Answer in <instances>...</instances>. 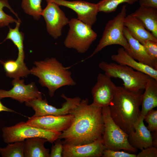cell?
Instances as JSON below:
<instances>
[{
  "label": "cell",
  "mask_w": 157,
  "mask_h": 157,
  "mask_svg": "<svg viewBox=\"0 0 157 157\" xmlns=\"http://www.w3.org/2000/svg\"><path fill=\"white\" fill-rule=\"evenodd\" d=\"M74 116L69 127L62 132L58 139L63 143L74 145L89 144L103 139L104 125L102 107L89 104L88 99H81L71 110Z\"/></svg>",
  "instance_id": "1"
},
{
  "label": "cell",
  "mask_w": 157,
  "mask_h": 157,
  "mask_svg": "<svg viewBox=\"0 0 157 157\" xmlns=\"http://www.w3.org/2000/svg\"><path fill=\"white\" fill-rule=\"evenodd\" d=\"M142 92H135L123 86H116L109 108L115 123L128 135L134 131L140 115Z\"/></svg>",
  "instance_id": "2"
},
{
  "label": "cell",
  "mask_w": 157,
  "mask_h": 157,
  "mask_svg": "<svg viewBox=\"0 0 157 157\" xmlns=\"http://www.w3.org/2000/svg\"><path fill=\"white\" fill-rule=\"evenodd\" d=\"M34 63L35 66L30 70V74L38 78L41 85L48 88L50 97L62 87L76 85L71 72L55 58H47Z\"/></svg>",
  "instance_id": "3"
},
{
  "label": "cell",
  "mask_w": 157,
  "mask_h": 157,
  "mask_svg": "<svg viewBox=\"0 0 157 157\" xmlns=\"http://www.w3.org/2000/svg\"><path fill=\"white\" fill-rule=\"evenodd\" d=\"M99 67L104 74L111 78H118L123 82L126 89L135 92H143L151 77L143 72L135 71L128 66L114 63L102 61Z\"/></svg>",
  "instance_id": "4"
},
{
  "label": "cell",
  "mask_w": 157,
  "mask_h": 157,
  "mask_svg": "<svg viewBox=\"0 0 157 157\" xmlns=\"http://www.w3.org/2000/svg\"><path fill=\"white\" fill-rule=\"evenodd\" d=\"M126 6H122L120 12L106 24L99 43L92 54L87 59L91 58L107 46L118 44L122 46L128 52L129 46L123 33L124 21L126 16Z\"/></svg>",
  "instance_id": "5"
},
{
  "label": "cell",
  "mask_w": 157,
  "mask_h": 157,
  "mask_svg": "<svg viewBox=\"0 0 157 157\" xmlns=\"http://www.w3.org/2000/svg\"><path fill=\"white\" fill-rule=\"evenodd\" d=\"M102 111L104 125L103 140L106 149L136 152L137 149L130 144L129 135L115 123L111 117L109 106L102 107Z\"/></svg>",
  "instance_id": "6"
},
{
  "label": "cell",
  "mask_w": 157,
  "mask_h": 157,
  "mask_svg": "<svg viewBox=\"0 0 157 157\" xmlns=\"http://www.w3.org/2000/svg\"><path fill=\"white\" fill-rule=\"evenodd\" d=\"M2 131L3 140L8 144L24 141L27 138L36 137L44 138L52 143L58 139L62 133L28 125L24 122H20L10 126L4 127L2 129Z\"/></svg>",
  "instance_id": "7"
},
{
  "label": "cell",
  "mask_w": 157,
  "mask_h": 157,
  "mask_svg": "<svg viewBox=\"0 0 157 157\" xmlns=\"http://www.w3.org/2000/svg\"><path fill=\"white\" fill-rule=\"evenodd\" d=\"M69 28L64 41L65 46L69 49H73L80 53H84L88 49L96 39L97 33L92 26L78 19L72 18L68 24Z\"/></svg>",
  "instance_id": "8"
},
{
  "label": "cell",
  "mask_w": 157,
  "mask_h": 157,
  "mask_svg": "<svg viewBox=\"0 0 157 157\" xmlns=\"http://www.w3.org/2000/svg\"><path fill=\"white\" fill-rule=\"evenodd\" d=\"M60 96L65 100L66 101L61 105L60 108H57L48 104L46 98L35 99L25 102L26 105L32 108L35 111V117L48 115L62 116L69 114L70 110L77 106L81 99L79 97H68L63 93Z\"/></svg>",
  "instance_id": "9"
},
{
  "label": "cell",
  "mask_w": 157,
  "mask_h": 157,
  "mask_svg": "<svg viewBox=\"0 0 157 157\" xmlns=\"http://www.w3.org/2000/svg\"><path fill=\"white\" fill-rule=\"evenodd\" d=\"M12 84L13 87L9 90L0 89L1 99L10 98L23 103L35 99H42V93L38 90L33 82L26 85L24 80L17 78L14 79Z\"/></svg>",
  "instance_id": "10"
},
{
  "label": "cell",
  "mask_w": 157,
  "mask_h": 157,
  "mask_svg": "<svg viewBox=\"0 0 157 157\" xmlns=\"http://www.w3.org/2000/svg\"><path fill=\"white\" fill-rule=\"evenodd\" d=\"M47 3L42 15L46 22L48 32L54 39H57L61 35L63 27L68 24L69 20L58 5L52 2Z\"/></svg>",
  "instance_id": "11"
},
{
  "label": "cell",
  "mask_w": 157,
  "mask_h": 157,
  "mask_svg": "<svg viewBox=\"0 0 157 157\" xmlns=\"http://www.w3.org/2000/svg\"><path fill=\"white\" fill-rule=\"evenodd\" d=\"M111 78L105 74L99 73L91 93L93 103L103 107L109 106L113 98L116 87Z\"/></svg>",
  "instance_id": "12"
},
{
  "label": "cell",
  "mask_w": 157,
  "mask_h": 157,
  "mask_svg": "<svg viewBox=\"0 0 157 157\" xmlns=\"http://www.w3.org/2000/svg\"><path fill=\"white\" fill-rule=\"evenodd\" d=\"M74 119L71 114L57 116L48 115L39 117L32 116L26 122L28 125L47 130L62 132L68 128Z\"/></svg>",
  "instance_id": "13"
},
{
  "label": "cell",
  "mask_w": 157,
  "mask_h": 157,
  "mask_svg": "<svg viewBox=\"0 0 157 157\" xmlns=\"http://www.w3.org/2000/svg\"><path fill=\"white\" fill-rule=\"evenodd\" d=\"M47 2H53L58 6H65L74 11L77 19L92 26L97 20L98 12L97 4L82 1H69L65 0H46Z\"/></svg>",
  "instance_id": "14"
},
{
  "label": "cell",
  "mask_w": 157,
  "mask_h": 157,
  "mask_svg": "<svg viewBox=\"0 0 157 157\" xmlns=\"http://www.w3.org/2000/svg\"><path fill=\"white\" fill-rule=\"evenodd\" d=\"M62 157H100L106 149L103 139L81 145L63 143Z\"/></svg>",
  "instance_id": "15"
},
{
  "label": "cell",
  "mask_w": 157,
  "mask_h": 157,
  "mask_svg": "<svg viewBox=\"0 0 157 157\" xmlns=\"http://www.w3.org/2000/svg\"><path fill=\"white\" fill-rule=\"evenodd\" d=\"M144 117L140 115L134 127V131L129 135L131 145L141 150L153 146V138L151 131L144 123Z\"/></svg>",
  "instance_id": "16"
},
{
  "label": "cell",
  "mask_w": 157,
  "mask_h": 157,
  "mask_svg": "<svg viewBox=\"0 0 157 157\" xmlns=\"http://www.w3.org/2000/svg\"><path fill=\"white\" fill-rule=\"evenodd\" d=\"M111 59L117 63L128 66L157 80V69L135 60L122 47L119 48L116 54L111 56Z\"/></svg>",
  "instance_id": "17"
},
{
  "label": "cell",
  "mask_w": 157,
  "mask_h": 157,
  "mask_svg": "<svg viewBox=\"0 0 157 157\" xmlns=\"http://www.w3.org/2000/svg\"><path fill=\"white\" fill-rule=\"evenodd\" d=\"M123 33L129 46L130 49L127 52L128 54L139 62L157 69V61L149 56L142 44L131 35L125 26Z\"/></svg>",
  "instance_id": "18"
},
{
  "label": "cell",
  "mask_w": 157,
  "mask_h": 157,
  "mask_svg": "<svg viewBox=\"0 0 157 157\" xmlns=\"http://www.w3.org/2000/svg\"><path fill=\"white\" fill-rule=\"evenodd\" d=\"M124 22L131 35L142 44L148 40L157 42V39L146 29L142 23L131 14L126 16Z\"/></svg>",
  "instance_id": "19"
},
{
  "label": "cell",
  "mask_w": 157,
  "mask_h": 157,
  "mask_svg": "<svg viewBox=\"0 0 157 157\" xmlns=\"http://www.w3.org/2000/svg\"><path fill=\"white\" fill-rule=\"evenodd\" d=\"M131 15L140 20L146 29L157 39V8L140 6Z\"/></svg>",
  "instance_id": "20"
},
{
  "label": "cell",
  "mask_w": 157,
  "mask_h": 157,
  "mask_svg": "<svg viewBox=\"0 0 157 157\" xmlns=\"http://www.w3.org/2000/svg\"><path fill=\"white\" fill-rule=\"evenodd\" d=\"M144 90L140 115L144 117L149 111L157 106V80L150 77Z\"/></svg>",
  "instance_id": "21"
},
{
  "label": "cell",
  "mask_w": 157,
  "mask_h": 157,
  "mask_svg": "<svg viewBox=\"0 0 157 157\" xmlns=\"http://www.w3.org/2000/svg\"><path fill=\"white\" fill-rule=\"evenodd\" d=\"M47 140L42 138H28L24 141V157H50L49 150L44 146Z\"/></svg>",
  "instance_id": "22"
},
{
  "label": "cell",
  "mask_w": 157,
  "mask_h": 157,
  "mask_svg": "<svg viewBox=\"0 0 157 157\" xmlns=\"http://www.w3.org/2000/svg\"><path fill=\"white\" fill-rule=\"evenodd\" d=\"M3 65L7 76L14 79L20 77H26L30 74L29 70L25 63H19L16 60H12L3 62L0 60Z\"/></svg>",
  "instance_id": "23"
},
{
  "label": "cell",
  "mask_w": 157,
  "mask_h": 157,
  "mask_svg": "<svg viewBox=\"0 0 157 157\" xmlns=\"http://www.w3.org/2000/svg\"><path fill=\"white\" fill-rule=\"evenodd\" d=\"M20 21L18 20L16 23V26L14 28L9 27V31L5 40H11L17 47L18 51V56L16 60L19 63H24L25 58L24 52V50L23 40L24 35L21 32L19 31V27Z\"/></svg>",
  "instance_id": "24"
},
{
  "label": "cell",
  "mask_w": 157,
  "mask_h": 157,
  "mask_svg": "<svg viewBox=\"0 0 157 157\" xmlns=\"http://www.w3.org/2000/svg\"><path fill=\"white\" fill-rule=\"evenodd\" d=\"M20 21L17 15L11 8L8 0H0V27L8 26L10 23Z\"/></svg>",
  "instance_id": "25"
},
{
  "label": "cell",
  "mask_w": 157,
  "mask_h": 157,
  "mask_svg": "<svg viewBox=\"0 0 157 157\" xmlns=\"http://www.w3.org/2000/svg\"><path fill=\"white\" fill-rule=\"evenodd\" d=\"M24 141H17L0 147V154L2 157H24Z\"/></svg>",
  "instance_id": "26"
},
{
  "label": "cell",
  "mask_w": 157,
  "mask_h": 157,
  "mask_svg": "<svg viewBox=\"0 0 157 157\" xmlns=\"http://www.w3.org/2000/svg\"><path fill=\"white\" fill-rule=\"evenodd\" d=\"M138 0H101L97 4L98 12L110 13L115 11L120 4L126 3L132 5Z\"/></svg>",
  "instance_id": "27"
},
{
  "label": "cell",
  "mask_w": 157,
  "mask_h": 157,
  "mask_svg": "<svg viewBox=\"0 0 157 157\" xmlns=\"http://www.w3.org/2000/svg\"><path fill=\"white\" fill-rule=\"evenodd\" d=\"M42 0H22V6L24 11L38 20L42 15Z\"/></svg>",
  "instance_id": "28"
},
{
  "label": "cell",
  "mask_w": 157,
  "mask_h": 157,
  "mask_svg": "<svg viewBox=\"0 0 157 157\" xmlns=\"http://www.w3.org/2000/svg\"><path fill=\"white\" fill-rule=\"evenodd\" d=\"M144 119L148 124L147 128L151 132L157 131V110L153 109L149 111Z\"/></svg>",
  "instance_id": "29"
},
{
  "label": "cell",
  "mask_w": 157,
  "mask_h": 157,
  "mask_svg": "<svg viewBox=\"0 0 157 157\" xmlns=\"http://www.w3.org/2000/svg\"><path fill=\"white\" fill-rule=\"evenodd\" d=\"M142 45L149 56L153 59L157 61V42L147 40Z\"/></svg>",
  "instance_id": "30"
},
{
  "label": "cell",
  "mask_w": 157,
  "mask_h": 157,
  "mask_svg": "<svg viewBox=\"0 0 157 157\" xmlns=\"http://www.w3.org/2000/svg\"><path fill=\"white\" fill-rule=\"evenodd\" d=\"M103 157H136V155L122 151L105 149L103 152Z\"/></svg>",
  "instance_id": "31"
},
{
  "label": "cell",
  "mask_w": 157,
  "mask_h": 157,
  "mask_svg": "<svg viewBox=\"0 0 157 157\" xmlns=\"http://www.w3.org/2000/svg\"><path fill=\"white\" fill-rule=\"evenodd\" d=\"M53 144L50 153V157H62L63 152V143L61 140L58 139L54 142Z\"/></svg>",
  "instance_id": "32"
},
{
  "label": "cell",
  "mask_w": 157,
  "mask_h": 157,
  "mask_svg": "<svg viewBox=\"0 0 157 157\" xmlns=\"http://www.w3.org/2000/svg\"><path fill=\"white\" fill-rule=\"evenodd\" d=\"M136 155V157H157V149L153 146L144 148Z\"/></svg>",
  "instance_id": "33"
},
{
  "label": "cell",
  "mask_w": 157,
  "mask_h": 157,
  "mask_svg": "<svg viewBox=\"0 0 157 157\" xmlns=\"http://www.w3.org/2000/svg\"><path fill=\"white\" fill-rule=\"evenodd\" d=\"M140 6L157 8V0H138Z\"/></svg>",
  "instance_id": "34"
},
{
  "label": "cell",
  "mask_w": 157,
  "mask_h": 157,
  "mask_svg": "<svg viewBox=\"0 0 157 157\" xmlns=\"http://www.w3.org/2000/svg\"><path fill=\"white\" fill-rule=\"evenodd\" d=\"M3 111L16 113L14 110L8 108L4 106L1 103L0 99V112Z\"/></svg>",
  "instance_id": "35"
}]
</instances>
